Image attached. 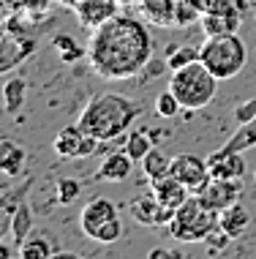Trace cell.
Listing matches in <instances>:
<instances>
[{
  "label": "cell",
  "mask_w": 256,
  "mask_h": 259,
  "mask_svg": "<svg viewBox=\"0 0 256 259\" xmlns=\"http://www.w3.org/2000/svg\"><path fill=\"white\" fill-rule=\"evenodd\" d=\"M52 44H55V50L60 52V60H63V63H77L82 58H87V50H85V47H79L71 36L58 33V36L52 38Z\"/></svg>",
  "instance_id": "cell-26"
},
{
  "label": "cell",
  "mask_w": 256,
  "mask_h": 259,
  "mask_svg": "<svg viewBox=\"0 0 256 259\" xmlns=\"http://www.w3.org/2000/svg\"><path fill=\"white\" fill-rule=\"evenodd\" d=\"M98 145H101L98 139L87 137L79 125H66V128L58 131L52 148L63 158H87V156H93V153L98 150Z\"/></svg>",
  "instance_id": "cell-8"
},
{
  "label": "cell",
  "mask_w": 256,
  "mask_h": 259,
  "mask_svg": "<svg viewBox=\"0 0 256 259\" xmlns=\"http://www.w3.org/2000/svg\"><path fill=\"white\" fill-rule=\"evenodd\" d=\"M74 11H77L82 27H101L104 22H109L112 17H117V0H77L74 3Z\"/></svg>",
  "instance_id": "cell-12"
},
{
  "label": "cell",
  "mask_w": 256,
  "mask_h": 259,
  "mask_svg": "<svg viewBox=\"0 0 256 259\" xmlns=\"http://www.w3.org/2000/svg\"><path fill=\"white\" fill-rule=\"evenodd\" d=\"M131 215L142 227H169V221L175 219V210L164 205L156 197V191H144L131 202Z\"/></svg>",
  "instance_id": "cell-9"
},
{
  "label": "cell",
  "mask_w": 256,
  "mask_h": 259,
  "mask_svg": "<svg viewBox=\"0 0 256 259\" xmlns=\"http://www.w3.org/2000/svg\"><path fill=\"white\" fill-rule=\"evenodd\" d=\"M169 175L177 178L191 194H199L207 186V180H210L207 158H199L196 153H177V156L172 158Z\"/></svg>",
  "instance_id": "cell-6"
},
{
  "label": "cell",
  "mask_w": 256,
  "mask_h": 259,
  "mask_svg": "<svg viewBox=\"0 0 256 259\" xmlns=\"http://www.w3.org/2000/svg\"><path fill=\"white\" fill-rule=\"evenodd\" d=\"M218 82H221L218 76L213 74L202 60H196V63H191V66H185V68L172 71L169 90L177 96V101L183 104V109L196 112V109H204L207 104L216 99Z\"/></svg>",
  "instance_id": "cell-3"
},
{
  "label": "cell",
  "mask_w": 256,
  "mask_h": 259,
  "mask_svg": "<svg viewBox=\"0 0 256 259\" xmlns=\"http://www.w3.org/2000/svg\"><path fill=\"white\" fill-rule=\"evenodd\" d=\"M9 254H11L9 248H6V246H0V259H9Z\"/></svg>",
  "instance_id": "cell-35"
},
{
  "label": "cell",
  "mask_w": 256,
  "mask_h": 259,
  "mask_svg": "<svg viewBox=\"0 0 256 259\" xmlns=\"http://www.w3.org/2000/svg\"><path fill=\"white\" fill-rule=\"evenodd\" d=\"M82 194V183L77 178H60L58 186H55V199L60 202V205H71V202H77Z\"/></svg>",
  "instance_id": "cell-27"
},
{
  "label": "cell",
  "mask_w": 256,
  "mask_h": 259,
  "mask_svg": "<svg viewBox=\"0 0 256 259\" xmlns=\"http://www.w3.org/2000/svg\"><path fill=\"white\" fill-rule=\"evenodd\" d=\"M136 161L128 156L126 150H112L101 158L98 169H95V180H109V183H123L131 178Z\"/></svg>",
  "instance_id": "cell-13"
},
{
  "label": "cell",
  "mask_w": 256,
  "mask_h": 259,
  "mask_svg": "<svg viewBox=\"0 0 256 259\" xmlns=\"http://www.w3.org/2000/svg\"><path fill=\"white\" fill-rule=\"evenodd\" d=\"M169 166H172V158H169L161 148H158V145L142 158V172H144V178H147L150 183L167 178V175H169Z\"/></svg>",
  "instance_id": "cell-19"
},
{
  "label": "cell",
  "mask_w": 256,
  "mask_h": 259,
  "mask_svg": "<svg viewBox=\"0 0 256 259\" xmlns=\"http://www.w3.org/2000/svg\"><path fill=\"white\" fill-rule=\"evenodd\" d=\"M240 194H243V180H221V178H210L207 186L196 194L199 202L204 207L216 210V213H224L226 207L237 205Z\"/></svg>",
  "instance_id": "cell-7"
},
{
  "label": "cell",
  "mask_w": 256,
  "mask_h": 259,
  "mask_svg": "<svg viewBox=\"0 0 256 259\" xmlns=\"http://www.w3.org/2000/svg\"><path fill=\"white\" fill-rule=\"evenodd\" d=\"M180 109H183V104L177 101V96L172 93L169 88L156 99V112H158V117H167V120H169V117H175Z\"/></svg>",
  "instance_id": "cell-28"
},
{
  "label": "cell",
  "mask_w": 256,
  "mask_h": 259,
  "mask_svg": "<svg viewBox=\"0 0 256 259\" xmlns=\"http://www.w3.org/2000/svg\"><path fill=\"white\" fill-rule=\"evenodd\" d=\"M25 158H27V153H25V148H19L17 142H11V139H3V142H0V169L9 175V178L22 175Z\"/></svg>",
  "instance_id": "cell-18"
},
{
  "label": "cell",
  "mask_w": 256,
  "mask_h": 259,
  "mask_svg": "<svg viewBox=\"0 0 256 259\" xmlns=\"http://www.w3.org/2000/svg\"><path fill=\"white\" fill-rule=\"evenodd\" d=\"M139 115H142V107L134 99L120 93H101L87 101L77 125L87 137L98 139V142H112V139L126 134Z\"/></svg>",
  "instance_id": "cell-2"
},
{
  "label": "cell",
  "mask_w": 256,
  "mask_h": 259,
  "mask_svg": "<svg viewBox=\"0 0 256 259\" xmlns=\"http://www.w3.org/2000/svg\"><path fill=\"white\" fill-rule=\"evenodd\" d=\"M153 58V36L136 17L117 14L95 27L87 44V60L101 79L123 82L147 68Z\"/></svg>",
  "instance_id": "cell-1"
},
{
  "label": "cell",
  "mask_w": 256,
  "mask_h": 259,
  "mask_svg": "<svg viewBox=\"0 0 256 259\" xmlns=\"http://www.w3.org/2000/svg\"><path fill=\"white\" fill-rule=\"evenodd\" d=\"M218 229V213L204 207L193 194L175 210V219L169 221V232L180 243H204L207 235Z\"/></svg>",
  "instance_id": "cell-5"
},
{
  "label": "cell",
  "mask_w": 256,
  "mask_h": 259,
  "mask_svg": "<svg viewBox=\"0 0 256 259\" xmlns=\"http://www.w3.org/2000/svg\"><path fill=\"white\" fill-rule=\"evenodd\" d=\"M204 36H226V33H237L243 19L240 14H202L199 19Z\"/></svg>",
  "instance_id": "cell-17"
},
{
  "label": "cell",
  "mask_w": 256,
  "mask_h": 259,
  "mask_svg": "<svg viewBox=\"0 0 256 259\" xmlns=\"http://www.w3.org/2000/svg\"><path fill=\"white\" fill-rule=\"evenodd\" d=\"M147 256H150V259H177V251H169V248H153Z\"/></svg>",
  "instance_id": "cell-33"
},
{
  "label": "cell",
  "mask_w": 256,
  "mask_h": 259,
  "mask_svg": "<svg viewBox=\"0 0 256 259\" xmlns=\"http://www.w3.org/2000/svg\"><path fill=\"white\" fill-rule=\"evenodd\" d=\"M232 243V237L224 232V229H216V232H210L207 235V240H204V248H207V254H221V251H226V246Z\"/></svg>",
  "instance_id": "cell-31"
},
{
  "label": "cell",
  "mask_w": 256,
  "mask_h": 259,
  "mask_svg": "<svg viewBox=\"0 0 256 259\" xmlns=\"http://www.w3.org/2000/svg\"><path fill=\"white\" fill-rule=\"evenodd\" d=\"M218 227L224 229L232 240H237V237H243L245 229L251 227V213H248V210L237 202V205L226 207L224 213H218Z\"/></svg>",
  "instance_id": "cell-15"
},
{
  "label": "cell",
  "mask_w": 256,
  "mask_h": 259,
  "mask_svg": "<svg viewBox=\"0 0 256 259\" xmlns=\"http://www.w3.org/2000/svg\"><path fill=\"white\" fill-rule=\"evenodd\" d=\"M58 251H55V243L49 232H30L19 243V259H52Z\"/></svg>",
  "instance_id": "cell-14"
},
{
  "label": "cell",
  "mask_w": 256,
  "mask_h": 259,
  "mask_svg": "<svg viewBox=\"0 0 256 259\" xmlns=\"http://www.w3.org/2000/svg\"><path fill=\"white\" fill-rule=\"evenodd\" d=\"M234 120H237V125H245L256 120V99H248L243 104H237V109H234Z\"/></svg>",
  "instance_id": "cell-32"
},
{
  "label": "cell",
  "mask_w": 256,
  "mask_h": 259,
  "mask_svg": "<svg viewBox=\"0 0 256 259\" xmlns=\"http://www.w3.org/2000/svg\"><path fill=\"white\" fill-rule=\"evenodd\" d=\"M147 134L150 137H153V142L158 145V142H161V139H167L169 134H167V131H161V128H147Z\"/></svg>",
  "instance_id": "cell-34"
},
{
  "label": "cell",
  "mask_w": 256,
  "mask_h": 259,
  "mask_svg": "<svg viewBox=\"0 0 256 259\" xmlns=\"http://www.w3.org/2000/svg\"><path fill=\"white\" fill-rule=\"evenodd\" d=\"M207 169L210 178H221V180H243L245 175V161L243 153L229 150V148H218L207 156Z\"/></svg>",
  "instance_id": "cell-10"
},
{
  "label": "cell",
  "mask_w": 256,
  "mask_h": 259,
  "mask_svg": "<svg viewBox=\"0 0 256 259\" xmlns=\"http://www.w3.org/2000/svg\"><path fill=\"white\" fill-rule=\"evenodd\" d=\"M202 0H172V25L185 27L202 19Z\"/></svg>",
  "instance_id": "cell-20"
},
{
  "label": "cell",
  "mask_w": 256,
  "mask_h": 259,
  "mask_svg": "<svg viewBox=\"0 0 256 259\" xmlns=\"http://www.w3.org/2000/svg\"><path fill=\"white\" fill-rule=\"evenodd\" d=\"M199 60V47L191 44H180V47H169L167 52V68L169 71H177V68H185L191 63Z\"/></svg>",
  "instance_id": "cell-24"
},
{
  "label": "cell",
  "mask_w": 256,
  "mask_h": 259,
  "mask_svg": "<svg viewBox=\"0 0 256 259\" xmlns=\"http://www.w3.org/2000/svg\"><path fill=\"white\" fill-rule=\"evenodd\" d=\"M112 219H117L115 202H109L107 197H95V199H90L87 205L82 207V213H79V227H82V232H85L90 240H93L95 232H98L104 224H109Z\"/></svg>",
  "instance_id": "cell-11"
},
{
  "label": "cell",
  "mask_w": 256,
  "mask_h": 259,
  "mask_svg": "<svg viewBox=\"0 0 256 259\" xmlns=\"http://www.w3.org/2000/svg\"><path fill=\"white\" fill-rule=\"evenodd\" d=\"M253 178H256V175H253Z\"/></svg>",
  "instance_id": "cell-36"
},
{
  "label": "cell",
  "mask_w": 256,
  "mask_h": 259,
  "mask_svg": "<svg viewBox=\"0 0 256 259\" xmlns=\"http://www.w3.org/2000/svg\"><path fill=\"white\" fill-rule=\"evenodd\" d=\"M224 148H229V150H237V153H243V150H251L256 148V120L251 123H245V125H240L234 134L226 139V145Z\"/></svg>",
  "instance_id": "cell-25"
},
{
  "label": "cell",
  "mask_w": 256,
  "mask_h": 259,
  "mask_svg": "<svg viewBox=\"0 0 256 259\" xmlns=\"http://www.w3.org/2000/svg\"><path fill=\"white\" fill-rule=\"evenodd\" d=\"M120 237H123V224H120V219H112L109 224H104L98 232H95L93 240L95 243H115V240H120Z\"/></svg>",
  "instance_id": "cell-29"
},
{
  "label": "cell",
  "mask_w": 256,
  "mask_h": 259,
  "mask_svg": "<svg viewBox=\"0 0 256 259\" xmlns=\"http://www.w3.org/2000/svg\"><path fill=\"white\" fill-rule=\"evenodd\" d=\"M204 14H240V3L234 0H202Z\"/></svg>",
  "instance_id": "cell-30"
},
{
  "label": "cell",
  "mask_w": 256,
  "mask_h": 259,
  "mask_svg": "<svg viewBox=\"0 0 256 259\" xmlns=\"http://www.w3.org/2000/svg\"><path fill=\"white\" fill-rule=\"evenodd\" d=\"M199 60L218 76L221 82L237 76L248 63L245 41L237 33H226V36H207V41L199 47Z\"/></svg>",
  "instance_id": "cell-4"
},
{
  "label": "cell",
  "mask_w": 256,
  "mask_h": 259,
  "mask_svg": "<svg viewBox=\"0 0 256 259\" xmlns=\"http://www.w3.org/2000/svg\"><path fill=\"white\" fill-rule=\"evenodd\" d=\"M25 93H27V82L22 76H9L3 85V101H6V112L17 115L25 107Z\"/></svg>",
  "instance_id": "cell-21"
},
{
  "label": "cell",
  "mask_w": 256,
  "mask_h": 259,
  "mask_svg": "<svg viewBox=\"0 0 256 259\" xmlns=\"http://www.w3.org/2000/svg\"><path fill=\"white\" fill-rule=\"evenodd\" d=\"M153 148H156L153 137H150L147 131L136 128V131H131V134H128V139H126V148H123V150H126L128 156L134 158V161H139V164H142V158L147 156V153L153 150Z\"/></svg>",
  "instance_id": "cell-23"
},
{
  "label": "cell",
  "mask_w": 256,
  "mask_h": 259,
  "mask_svg": "<svg viewBox=\"0 0 256 259\" xmlns=\"http://www.w3.org/2000/svg\"><path fill=\"white\" fill-rule=\"evenodd\" d=\"M33 232V210H30V205L22 199L17 205V210L11 213V237L17 240V246L25 240L27 235Z\"/></svg>",
  "instance_id": "cell-22"
},
{
  "label": "cell",
  "mask_w": 256,
  "mask_h": 259,
  "mask_svg": "<svg viewBox=\"0 0 256 259\" xmlns=\"http://www.w3.org/2000/svg\"><path fill=\"white\" fill-rule=\"evenodd\" d=\"M153 191H156V197L161 199L167 207H172V210H177L185 199L191 197L188 188L180 183L177 178H172V175H167V178H161V180H156V183H153Z\"/></svg>",
  "instance_id": "cell-16"
}]
</instances>
